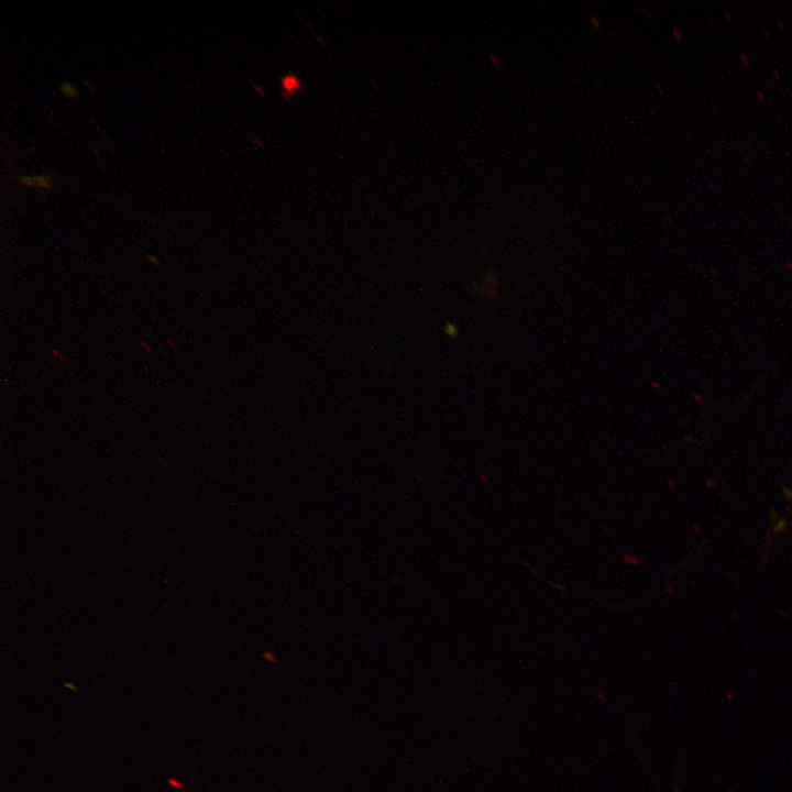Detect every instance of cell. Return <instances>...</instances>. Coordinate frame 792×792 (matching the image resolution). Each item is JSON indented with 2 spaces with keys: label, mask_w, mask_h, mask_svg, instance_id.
I'll return each instance as SVG.
<instances>
[{
  "label": "cell",
  "mask_w": 792,
  "mask_h": 792,
  "mask_svg": "<svg viewBox=\"0 0 792 792\" xmlns=\"http://www.w3.org/2000/svg\"><path fill=\"white\" fill-rule=\"evenodd\" d=\"M763 33H765V36L767 37V40L769 41V40H770V34H769V32H768V31H765Z\"/></svg>",
  "instance_id": "16"
},
{
  "label": "cell",
  "mask_w": 792,
  "mask_h": 792,
  "mask_svg": "<svg viewBox=\"0 0 792 792\" xmlns=\"http://www.w3.org/2000/svg\"><path fill=\"white\" fill-rule=\"evenodd\" d=\"M724 16H725V19H726L727 22H730V21H732V14H729L728 11H724Z\"/></svg>",
  "instance_id": "12"
},
{
  "label": "cell",
  "mask_w": 792,
  "mask_h": 792,
  "mask_svg": "<svg viewBox=\"0 0 792 792\" xmlns=\"http://www.w3.org/2000/svg\"><path fill=\"white\" fill-rule=\"evenodd\" d=\"M140 346L146 354H153L154 352V349L148 341L142 340L140 342Z\"/></svg>",
  "instance_id": "5"
},
{
  "label": "cell",
  "mask_w": 792,
  "mask_h": 792,
  "mask_svg": "<svg viewBox=\"0 0 792 792\" xmlns=\"http://www.w3.org/2000/svg\"><path fill=\"white\" fill-rule=\"evenodd\" d=\"M739 59L741 61V63H743L746 67H750L749 57H748L746 54L741 53V54L739 55Z\"/></svg>",
  "instance_id": "8"
},
{
  "label": "cell",
  "mask_w": 792,
  "mask_h": 792,
  "mask_svg": "<svg viewBox=\"0 0 792 792\" xmlns=\"http://www.w3.org/2000/svg\"><path fill=\"white\" fill-rule=\"evenodd\" d=\"M672 33H673L675 40L681 41L682 34L674 25L672 26Z\"/></svg>",
  "instance_id": "9"
},
{
  "label": "cell",
  "mask_w": 792,
  "mask_h": 792,
  "mask_svg": "<svg viewBox=\"0 0 792 792\" xmlns=\"http://www.w3.org/2000/svg\"><path fill=\"white\" fill-rule=\"evenodd\" d=\"M51 353L58 361L66 362V360H67V355L65 354V352L57 348H53L51 350Z\"/></svg>",
  "instance_id": "3"
},
{
  "label": "cell",
  "mask_w": 792,
  "mask_h": 792,
  "mask_svg": "<svg viewBox=\"0 0 792 792\" xmlns=\"http://www.w3.org/2000/svg\"><path fill=\"white\" fill-rule=\"evenodd\" d=\"M756 95L758 96V99H759L760 102H763V101H765V97H763V95H762L761 91L757 90V91H756Z\"/></svg>",
  "instance_id": "11"
},
{
  "label": "cell",
  "mask_w": 792,
  "mask_h": 792,
  "mask_svg": "<svg viewBox=\"0 0 792 792\" xmlns=\"http://www.w3.org/2000/svg\"><path fill=\"white\" fill-rule=\"evenodd\" d=\"M166 345L169 346V348H170L172 350H174V351H179L178 343H177V341L174 340V339H167V340H166Z\"/></svg>",
  "instance_id": "7"
},
{
  "label": "cell",
  "mask_w": 792,
  "mask_h": 792,
  "mask_svg": "<svg viewBox=\"0 0 792 792\" xmlns=\"http://www.w3.org/2000/svg\"><path fill=\"white\" fill-rule=\"evenodd\" d=\"M146 262H147L152 267H158V266L161 265L160 258H158L156 255H154V254H147V255H146Z\"/></svg>",
  "instance_id": "4"
},
{
  "label": "cell",
  "mask_w": 792,
  "mask_h": 792,
  "mask_svg": "<svg viewBox=\"0 0 792 792\" xmlns=\"http://www.w3.org/2000/svg\"><path fill=\"white\" fill-rule=\"evenodd\" d=\"M59 91L70 100H75L78 97L76 87L68 81H65L59 86Z\"/></svg>",
  "instance_id": "2"
},
{
  "label": "cell",
  "mask_w": 792,
  "mask_h": 792,
  "mask_svg": "<svg viewBox=\"0 0 792 792\" xmlns=\"http://www.w3.org/2000/svg\"><path fill=\"white\" fill-rule=\"evenodd\" d=\"M772 75H773V77L776 78V80H780V76H779V73H778L777 69H773V70H772Z\"/></svg>",
  "instance_id": "14"
},
{
  "label": "cell",
  "mask_w": 792,
  "mask_h": 792,
  "mask_svg": "<svg viewBox=\"0 0 792 792\" xmlns=\"http://www.w3.org/2000/svg\"><path fill=\"white\" fill-rule=\"evenodd\" d=\"M591 21L593 22L594 28L601 29V24H600V22H598L596 19L592 18Z\"/></svg>",
  "instance_id": "13"
},
{
  "label": "cell",
  "mask_w": 792,
  "mask_h": 792,
  "mask_svg": "<svg viewBox=\"0 0 792 792\" xmlns=\"http://www.w3.org/2000/svg\"><path fill=\"white\" fill-rule=\"evenodd\" d=\"M490 59L494 65H496V66L499 65L498 59L494 54H490Z\"/></svg>",
  "instance_id": "10"
},
{
  "label": "cell",
  "mask_w": 792,
  "mask_h": 792,
  "mask_svg": "<svg viewBox=\"0 0 792 792\" xmlns=\"http://www.w3.org/2000/svg\"><path fill=\"white\" fill-rule=\"evenodd\" d=\"M82 82H84L86 90H88L89 92L96 91L95 85L90 79L85 78Z\"/></svg>",
  "instance_id": "6"
},
{
  "label": "cell",
  "mask_w": 792,
  "mask_h": 792,
  "mask_svg": "<svg viewBox=\"0 0 792 792\" xmlns=\"http://www.w3.org/2000/svg\"><path fill=\"white\" fill-rule=\"evenodd\" d=\"M778 24L780 25V29L783 31V30H784V23L782 24L781 21H778Z\"/></svg>",
  "instance_id": "15"
},
{
  "label": "cell",
  "mask_w": 792,
  "mask_h": 792,
  "mask_svg": "<svg viewBox=\"0 0 792 792\" xmlns=\"http://www.w3.org/2000/svg\"><path fill=\"white\" fill-rule=\"evenodd\" d=\"M18 182L28 188L38 190H51L53 188V175L41 174L35 176H19Z\"/></svg>",
  "instance_id": "1"
}]
</instances>
